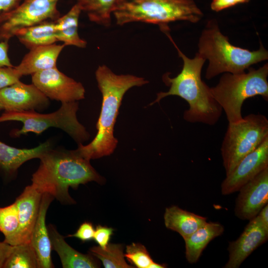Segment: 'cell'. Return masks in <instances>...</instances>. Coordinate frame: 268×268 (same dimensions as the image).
<instances>
[{
    "mask_svg": "<svg viewBox=\"0 0 268 268\" xmlns=\"http://www.w3.org/2000/svg\"><path fill=\"white\" fill-rule=\"evenodd\" d=\"M38 169L32 175L31 185L39 192L47 193L62 203H73L68 188L76 189L80 184L104 182L78 148L67 150L53 148L40 158Z\"/></svg>",
    "mask_w": 268,
    "mask_h": 268,
    "instance_id": "obj_1",
    "label": "cell"
},
{
    "mask_svg": "<svg viewBox=\"0 0 268 268\" xmlns=\"http://www.w3.org/2000/svg\"><path fill=\"white\" fill-rule=\"evenodd\" d=\"M98 87L102 100L96 124L97 134L88 144H78L81 154L89 160L110 155L118 143L114 135V126L123 97L134 86L148 82L144 78L132 74H117L105 65L99 66L95 71Z\"/></svg>",
    "mask_w": 268,
    "mask_h": 268,
    "instance_id": "obj_2",
    "label": "cell"
},
{
    "mask_svg": "<svg viewBox=\"0 0 268 268\" xmlns=\"http://www.w3.org/2000/svg\"><path fill=\"white\" fill-rule=\"evenodd\" d=\"M183 61L181 71L175 77L163 76L164 82L170 87L167 92H160L150 106L159 102L168 96H178L189 104V108L183 114L184 119L191 123H202L213 126L219 120L222 109L212 97L210 87L201 78V71L205 60L198 53L190 59L183 53L172 39L169 33H165Z\"/></svg>",
    "mask_w": 268,
    "mask_h": 268,
    "instance_id": "obj_3",
    "label": "cell"
},
{
    "mask_svg": "<svg viewBox=\"0 0 268 268\" xmlns=\"http://www.w3.org/2000/svg\"><path fill=\"white\" fill-rule=\"evenodd\" d=\"M260 49L251 51L230 44L217 23L209 21L199 40L198 54L209 62L205 77L210 79L225 72L240 73L252 65L268 59V52L261 43Z\"/></svg>",
    "mask_w": 268,
    "mask_h": 268,
    "instance_id": "obj_4",
    "label": "cell"
},
{
    "mask_svg": "<svg viewBox=\"0 0 268 268\" xmlns=\"http://www.w3.org/2000/svg\"><path fill=\"white\" fill-rule=\"evenodd\" d=\"M113 14L119 25L144 22L158 24L163 31L170 22L196 23L203 16L194 0H119Z\"/></svg>",
    "mask_w": 268,
    "mask_h": 268,
    "instance_id": "obj_5",
    "label": "cell"
},
{
    "mask_svg": "<svg viewBox=\"0 0 268 268\" xmlns=\"http://www.w3.org/2000/svg\"><path fill=\"white\" fill-rule=\"evenodd\" d=\"M247 72H225L218 84L210 87V93L224 111L229 123L241 121L242 107L245 100L260 95L268 100V65L258 69L249 67Z\"/></svg>",
    "mask_w": 268,
    "mask_h": 268,
    "instance_id": "obj_6",
    "label": "cell"
},
{
    "mask_svg": "<svg viewBox=\"0 0 268 268\" xmlns=\"http://www.w3.org/2000/svg\"><path fill=\"white\" fill-rule=\"evenodd\" d=\"M78 109V102H74L62 103L58 110L48 114H42L36 111H4L0 116V123L7 121L22 123V128L13 132L15 136L28 133L39 134L50 128H56L67 133L78 144H83L89 139L90 135L77 120Z\"/></svg>",
    "mask_w": 268,
    "mask_h": 268,
    "instance_id": "obj_7",
    "label": "cell"
},
{
    "mask_svg": "<svg viewBox=\"0 0 268 268\" xmlns=\"http://www.w3.org/2000/svg\"><path fill=\"white\" fill-rule=\"evenodd\" d=\"M267 137L268 120L264 115L250 114L239 122L229 123L220 148L226 176Z\"/></svg>",
    "mask_w": 268,
    "mask_h": 268,
    "instance_id": "obj_8",
    "label": "cell"
},
{
    "mask_svg": "<svg viewBox=\"0 0 268 268\" xmlns=\"http://www.w3.org/2000/svg\"><path fill=\"white\" fill-rule=\"evenodd\" d=\"M59 0H23L12 10L0 16V41H9L19 30L60 16Z\"/></svg>",
    "mask_w": 268,
    "mask_h": 268,
    "instance_id": "obj_9",
    "label": "cell"
},
{
    "mask_svg": "<svg viewBox=\"0 0 268 268\" xmlns=\"http://www.w3.org/2000/svg\"><path fill=\"white\" fill-rule=\"evenodd\" d=\"M32 82L49 99L62 103L78 102L85 98L81 83L67 76L57 67L31 75Z\"/></svg>",
    "mask_w": 268,
    "mask_h": 268,
    "instance_id": "obj_10",
    "label": "cell"
},
{
    "mask_svg": "<svg viewBox=\"0 0 268 268\" xmlns=\"http://www.w3.org/2000/svg\"><path fill=\"white\" fill-rule=\"evenodd\" d=\"M268 167V137L255 150L245 156L223 181L221 192L227 195L237 192Z\"/></svg>",
    "mask_w": 268,
    "mask_h": 268,
    "instance_id": "obj_11",
    "label": "cell"
},
{
    "mask_svg": "<svg viewBox=\"0 0 268 268\" xmlns=\"http://www.w3.org/2000/svg\"><path fill=\"white\" fill-rule=\"evenodd\" d=\"M0 101L4 111L42 110L50 104L49 99L34 84L20 80L0 90Z\"/></svg>",
    "mask_w": 268,
    "mask_h": 268,
    "instance_id": "obj_12",
    "label": "cell"
},
{
    "mask_svg": "<svg viewBox=\"0 0 268 268\" xmlns=\"http://www.w3.org/2000/svg\"><path fill=\"white\" fill-rule=\"evenodd\" d=\"M235 214L242 220L258 215L268 202V167L243 185L238 191Z\"/></svg>",
    "mask_w": 268,
    "mask_h": 268,
    "instance_id": "obj_13",
    "label": "cell"
},
{
    "mask_svg": "<svg viewBox=\"0 0 268 268\" xmlns=\"http://www.w3.org/2000/svg\"><path fill=\"white\" fill-rule=\"evenodd\" d=\"M42 195L31 184L16 199L15 202L18 210V226L9 244L30 242Z\"/></svg>",
    "mask_w": 268,
    "mask_h": 268,
    "instance_id": "obj_14",
    "label": "cell"
},
{
    "mask_svg": "<svg viewBox=\"0 0 268 268\" xmlns=\"http://www.w3.org/2000/svg\"><path fill=\"white\" fill-rule=\"evenodd\" d=\"M268 238V230L258 216L250 219L240 237L229 243V259L225 268H238L244 261Z\"/></svg>",
    "mask_w": 268,
    "mask_h": 268,
    "instance_id": "obj_15",
    "label": "cell"
},
{
    "mask_svg": "<svg viewBox=\"0 0 268 268\" xmlns=\"http://www.w3.org/2000/svg\"><path fill=\"white\" fill-rule=\"evenodd\" d=\"M54 199L51 195L43 194L38 215L30 241L36 254L38 268H39L54 267L51 256V243L45 222L47 209Z\"/></svg>",
    "mask_w": 268,
    "mask_h": 268,
    "instance_id": "obj_16",
    "label": "cell"
},
{
    "mask_svg": "<svg viewBox=\"0 0 268 268\" xmlns=\"http://www.w3.org/2000/svg\"><path fill=\"white\" fill-rule=\"evenodd\" d=\"M65 46L55 43L30 49L15 67L21 76L57 67L58 59Z\"/></svg>",
    "mask_w": 268,
    "mask_h": 268,
    "instance_id": "obj_17",
    "label": "cell"
},
{
    "mask_svg": "<svg viewBox=\"0 0 268 268\" xmlns=\"http://www.w3.org/2000/svg\"><path fill=\"white\" fill-rule=\"evenodd\" d=\"M52 148L50 141L29 149L16 148L0 141V168L6 173L13 174L24 163L32 159H40Z\"/></svg>",
    "mask_w": 268,
    "mask_h": 268,
    "instance_id": "obj_18",
    "label": "cell"
},
{
    "mask_svg": "<svg viewBox=\"0 0 268 268\" xmlns=\"http://www.w3.org/2000/svg\"><path fill=\"white\" fill-rule=\"evenodd\" d=\"M52 249L59 255L64 268H94L100 267L91 256L76 251L65 241L64 238L50 224L48 227Z\"/></svg>",
    "mask_w": 268,
    "mask_h": 268,
    "instance_id": "obj_19",
    "label": "cell"
},
{
    "mask_svg": "<svg viewBox=\"0 0 268 268\" xmlns=\"http://www.w3.org/2000/svg\"><path fill=\"white\" fill-rule=\"evenodd\" d=\"M164 219L166 227L178 232L184 239L207 222L206 218L176 205L166 208Z\"/></svg>",
    "mask_w": 268,
    "mask_h": 268,
    "instance_id": "obj_20",
    "label": "cell"
},
{
    "mask_svg": "<svg viewBox=\"0 0 268 268\" xmlns=\"http://www.w3.org/2000/svg\"><path fill=\"white\" fill-rule=\"evenodd\" d=\"M223 226L218 222H206L187 238L184 239L186 258L191 264L196 263L203 250L214 238L221 235Z\"/></svg>",
    "mask_w": 268,
    "mask_h": 268,
    "instance_id": "obj_21",
    "label": "cell"
},
{
    "mask_svg": "<svg viewBox=\"0 0 268 268\" xmlns=\"http://www.w3.org/2000/svg\"><path fill=\"white\" fill-rule=\"evenodd\" d=\"M81 10L75 3L65 15L55 21L56 35L58 41L66 46L85 48L87 42L81 39L78 32V20Z\"/></svg>",
    "mask_w": 268,
    "mask_h": 268,
    "instance_id": "obj_22",
    "label": "cell"
},
{
    "mask_svg": "<svg viewBox=\"0 0 268 268\" xmlns=\"http://www.w3.org/2000/svg\"><path fill=\"white\" fill-rule=\"evenodd\" d=\"M55 20L45 21L21 29L15 35L19 41L29 50L56 43Z\"/></svg>",
    "mask_w": 268,
    "mask_h": 268,
    "instance_id": "obj_23",
    "label": "cell"
},
{
    "mask_svg": "<svg viewBox=\"0 0 268 268\" xmlns=\"http://www.w3.org/2000/svg\"><path fill=\"white\" fill-rule=\"evenodd\" d=\"M81 11L85 12L89 19L98 24L109 26L111 14L119 0H75Z\"/></svg>",
    "mask_w": 268,
    "mask_h": 268,
    "instance_id": "obj_24",
    "label": "cell"
},
{
    "mask_svg": "<svg viewBox=\"0 0 268 268\" xmlns=\"http://www.w3.org/2000/svg\"><path fill=\"white\" fill-rule=\"evenodd\" d=\"M3 268H38L35 251L30 242L13 245V250L6 259Z\"/></svg>",
    "mask_w": 268,
    "mask_h": 268,
    "instance_id": "obj_25",
    "label": "cell"
},
{
    "mask_svg": "<svg viewBox=\"0 0 268 268\" xmlns=\"http://www.w3.org/2000/svg\"><path fill=\"white\" fill-rule=\"evenodd\" d=\"M123 250L124 246L121 244H108L105 249L94 246L90 251L102 262L105 268H134L126 263Z\"/></svg>",
    "mask_w": 268,
    "mask_h": 268,
    "instance_id": "obj_26",
    "label": "cell"
},
{
    "mask_svg": "<svg viewBox=\"0 0 268 268\" xmlns=\"http://www.w3.org/2000/svg\"><path fill=\"white\" fill-rule=\"evenodd\" d=\"M18 226V210L15 202L4 207H0V231L4 236L3 241L9 244Z\"/></svg>",
    "mask_w": 268,
    "mask_h": 268,
    "instance_id": "obj_27",
    "label": "cell"
},
{
    "mask_svg": "<svg viewBox=\"0 0 268 268\" xmlns=\"http://www.w3.org/2000/svg\"><path fill=\"white\" fill-rule=\"evenodd\" d=\"M124 256L138 268H148L153 262L146 248L140 243H132L127 246Z\"/></svg>",
    "mask_w": 268,
    "mask_h": 268,
    "instance_id": "obj_28",
    "label": "cell"
},
{
    "mask_svg": "<svg viewBox=\"0 0 268 268\" xmlns=\"http://www.w3.org/2000/svg\"><path fill=\"white\" fill-rule=\"evenodd\" d=\"M21 77L15 66L0 67V90L18 81Z\"/></svg>",
    "mask_w": 268,
    "mask_h": 268,
    "instance_id": "obj_29",
    "label": "cell"
},
{
    "mask_svg": "<svg viewBox=\"0 0 268 268\" xmlns=\"http://www.w3.org/2000/svg\"><path fill=\"white\" fill-rule=\"evenodd\" d=\"M113 229L110 227L98 225L94 231L93 239L102 249H105L109 244Z\"/></svg>",
    "mask_w": 268,
    "mask_h": 268,
    "instance_id": "obj_30",
    "label": "cell"
},
{
    "mask_svg": "<svg viewBox=\"0 0 268 268\" xmlns=\"http://www.w3.org/2000/svg\"><path fill=\"white\" fill-rule=\"evenodd\" d=\"M94 231L91 223L85 222L80 225L75 233L68 235L67 237H75L85 242L93 239Z\"/></svg>",
    "mask_w": 268,
    "mask_h": 268,
    "instance_id": "obj_31",
    "label": "cell"
},
{
    "mask_svg": "<svg viewBox=\"0 0 268 268\" xmlns=\"http://www.w3.org/2000/svg\"><path fill=\"white\" fill-rule=\"evenodd\" d=\"M250 0H212L210 4L211 10L220 11L239 3L248 2Z\"/></svg>",
    "mask_w": 268,
    "mask_h": 268,
    "instance_id": "obj_32",
    "label": "cell"
},
{
    "mask_svg": "<svg viewBox=\"0 0 268 268\" xmlns=\"http://www.w3.org/2000/svg\"><path fill=\"white\" fill-rule=\"evenodd\" d=\"M8 41H0V67H12L8 55Z\"/></svg>",
    "mask_w": 268,
    "mask_h": 268,
    "instance_id": "obj_33",
    "label": "cell"
},
{
    "mask_svg": "<svg viewBox=\"0 0 268 268\" xmlns=\"http://www.w3.org/2000/svg\"><path fill=\"white\" fill-rule=\"evenodd\" d=\"M13 248V245H11L4 241H0V268H3Z\"/></svg>",
    "mask_w": 268,
    "mask_h": 268,
    "instance_id": "obj_34",
    "label": "cell"
},
{
    "mask_svg": "<svg viewBox=\"0 0 268 268\" xmlns=\"http://www.w3.org/2000/svg\"><path fill=\"white\" fill-rule=\"evenodd\" d=\"M23 0H0V16L17 6Z\"/></svg>",
    "mask_w": 268,
    "mask_h": 268,
    "instance_id": "obj_35",
    "label": "cell"
},
{
    "mask_svg": "<svg viewBox=\"0 0 268 268\" xmlns=\"http://www.w3.org/2000/svg\"><path fill=\"white\" fill-rule=\"evenodd\" d=\"M265 228L268 230V205L267 204L257 215Z\"/></svg>",
    "mask_w": 268,
    "mask_h": 268,
    "instance_id": "obj_36",
    "label": "cell"
},
{
    "mask_svg": "<svg viewBox=\"0 0 268 268\" xmlns=\"http://www.w3.org/2000/svg\"><path fill=\"white\" fill-rule=\"evenodd\" d=\"M166 266L164 265H160L153 262L148 267V268H163Z\"/></svg>",
    "mask_w": 268,
    "mask_h": 268,
    "instance_id": "obj_37",
    "label": "cell"
},
{
    "mask_svg": "<svg viewBox=\"0 0 268 268\" xmlns=\"http://www.w3.org/2000/svg\"><path fill=\"white\" fill-rule=\"evenodd\" d=\"M1 106H2V105H1V102L0 101V109H1Z\"/></svg>",
    "mask_w": 268,
    "mask_h": 268,
    "instance_id": "obj_38",
    "label": "cell"
}]
</instances>
